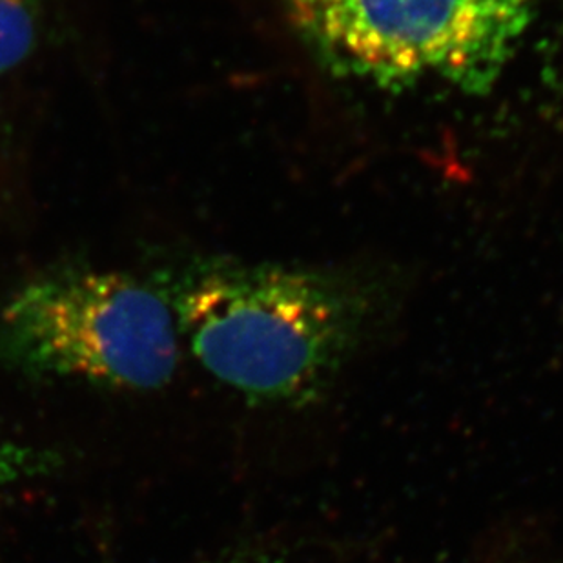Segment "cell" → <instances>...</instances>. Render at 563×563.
<instances>
[{
	"label": "cell",
	"mask_w": 563,
	"mask_h": 563,
	"mask_svg": "<svg viewBox=\"0 0 563 563\" xmlns=\"http://www.w3.org/2000/svg\"><path fill=\"white\" fill-rule=\"evenodd\" d=\"M166 299L179 338L210 376L283 407L329 390L362 345L374 305L367 287L343 272L234 257L191 261Z\"/></svg>",
	"instance_id": "obj_1"
},
{
	"label": "cell",
	"mask_w": 563,
	"mask_h": 563,
	"mask_svg": "<svg viewBox=\"0 0 563 563\" xmlns=\"http://www.w3.org/2000/svg\"><path fill=\"white\" fill-rule=\"evenodd\" d=\"M330 74L382 90L489 91L542 0H277Z\"/></svg>",
	"instance_id": "obj_2"
},
{
	"label": "cell",
	"mask_w": 563,
	"mask_h": 563,
	"mask_svg": "<svg viewBox=\"0 0 563 563\" xmlns=\"http://www.w3.org/2000/svg\"><path fill=\"white\" fill-rule=\"evenodd\" d=\"M0 363L32 377L157 390L179 365L165 294L115 271L57 266L0 309Z\"/></svg>",
	"instance_id": "obj_3"
},
{
	"label": "cell",
	"mask_w": 563,
	"mask_h": 563,
	"mask_svg": "<svg viewBox=\"0 0 563 563\" xmlns=\"http://www.w3.org/2000/svg\"><path fill=\"white\" fill-rule=\"evenodd\" d=\"M37 0H0V75L19 68L37 46Z\"/></svg>",
	"instance_id": "obj_4"
},
{
	"label": "cell",
	"mask_w": 563,
	"mask_h": 563,
	"mask_svg": "<svg viewBox=\"0 0 563 563\" xmlns=\"http://www.w3.org/2000/svg\"><path fill=\"white\" fill-rule=\"evenodd\" d=\"M52 465L54 456L48 452L0 437V498L24 479L46 473Z\"/></svg>",
	"instance_id": "obj_5"
}]
</instances>
